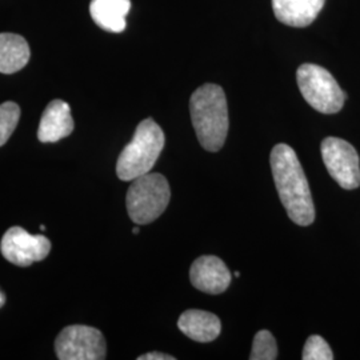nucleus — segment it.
Listing matches in <instances>:
<instances>
[{"label":"nucleus","mask_w":360,"mask_h":360,"mask_svg":"<svg viewBox=\"0 0 360 360\" xmlns=\"http://www.w3.org/2000/svg\"><path fill=\"white\" fill-rule=\"evenodd\" d=\"M138 360H175L172 355H167V354H162V352H148L141 355Z\"/></svg>","instance_id":"a211bd4d"},{"label":"nucleus","mask_w":360,"mask_h":360,"mask_svg":"<svg viewBox=\"0 0 360 360\" xmlns=\"http://www.w3.org/2000/svg\"><path fill=\"white\" fill-rule=\"evenodd\" d=\"M129 8L131 0H91V18L105 31L122 32L127 26Z\"/></svg>","instance_id":"ddd939ff"},{"label":"nucleus","mask_w":360,"mask_h":360,"mask_svg":"<svg viewBox=\"0 0 360 360\" xmlns=\"http://www.w3.org/2000/svg\"><path fill=\"white\" fill-rule=\"evenodd\" d=\"M270 162L276 190L290 219L303 227L312 224L315 207L309 180L295 151L288 144H276L272 148Z\"/></svg>","instance_id":"f257e3e1"},{"label":"nucleus","mask_w":360,"mask_h":360,"mask_svg":"<svg viewBox=\"0 0 360 360\" xmlns=\"http://www.w3.org/2000/svg\"><path fill=\"white\" fill-rule=\"evenodd\" d=\"M165 132L154 119H144L135 129L131 142L123 148L116 163V175L120 180L132 181L148 174L165 148Z\"/></svg>","instance_id":"7ed1b4c3"},{"label":"nucleus","mask_w":360,"mask_h":360,"mask_svg":"<svg viewBox=\"0 0 360 360\" xmlns=\"http://www.w3.org/2000/svg\"><path fill=\"white\" fill-rule=\"evenodd\" d=\"M1 255L19 267H28L44 260L51 251V242L44 235H31L22 227H11L0 243Z\"/></svg>","instance_id":"6e6552de"},{"label":"nucleus","mask_w":360,"mask_h":360,"mask_svg":"<svg viewBox=\"0 0 360 360\" xmlns=\"http://www.w3.org/2000/svg\"><path fill=\"white\" fill-rule=\"evenodd\" d=\"M75 127L68 103L60 99L52 101L40 117L38 139L41 143H56L72 134Z\"/></svg>","instance_id":"9d476101"},{"label":"nucleus","mask_w":360,"mask_h":360,"mask_svg":"<svg viewBox=\"0 0 360 360\" xmlns=\"http://www.w3.org/2000/svg\"><path fill=\"white\" fill-rule=\"evenodd\" d=\"M31 56L26 39L16 34H0V72L15 74L26 67Z\"/></svg>","instance_id":"4468645a"},{"label":"nucleus","mask_w":360,"mask_h":360,"mask_svg":"<svg viewBox=\"0 0 360 360\" xmlns=\"http://www.w3.org/2000/svg\"><path fill=\"white\" fill-rule=\"evenodd\" d=\"M171 190L162 174H144L132 180L127 191V211L131 220L138 224H148L159 218L167 208Z\"/></svg>","instance_id":"20e7f679"},{"label":"nucleus","mask_w":360,"mask_h":360,"mask_svg":"<svg viewBox=\"0 0 360 360\" xmlns=\"http://www.w3.org/2000/svg\"><path fill=\"white\" fill-rule=\"evenodd\" d=\"M303 360H333L334 354L328 343L319 335H311L304 348H303Z\"/></svg>","instance_id":"f3484780"},{"label":"nucleus","mask_w":360,"mask_h":360,"mask_svg":"<svg viewBox=\"0 0 360 360\" xmlns=\"http://www.w3.org/2000/svg\"><path fill=\"white\" fill-rule=\"evenodd\" d=\"M139 231H141V229H139V227H135V229L132 230V232H134V233H139Z\"/></svg>","instance_id":"aec40b11"},{"label":"nucleus","mask_w":360,"mask_h":360,"mask_svg":"<svg viewBox=\"0 0 360 360\" xmlns=\"http://www.w3.org/2000/svg\"><path fill=\"white\" fill-rule=\"evenodd\" d=\"M296 80L303 98L314 110L322 114H336L342 110L346 94L326 68L302 65L297 68Z\"/></svg>","instance_id":"39448f33"},{"label":"nucleus","mask_w":360,"mask_h":360,"mask_svg":"<svg viewBox=\"0 0 360 360\" xmlns=\"http://www.w3.org/2000/svg\"><path fill=\"white\" fill-rule=\"evenodd\" d=\"M190 279L193 287L206 294L218 295L231 284V272L218 257H198L191 266Z\"/></svg>","instance_id":"1a4fd4ad"},{"label":"nucleus","mask_w":360,"mask_h":360,"mask_svg":"<svg viewBox=\"0 0 360 360\" xmlns=\"http://www.w3.org/2000/svg\"><path fill=\"white\" fill-rule=\"evenodd\" d=\"M190 112L200 146L210 153H218L229 134V110L223 89L217 84L199 87L191 96Z\"/></svg>","instance_id":"f03ea898"},{"label":"nucleus","mask_w":360,"mask_h":360,"mask_svg":"<svg viewBox=\"0 0 360 360\" xmlns=\"http://www.w3.org/2000/svg\"><path fill=\"white\" fill-rule=\"evenodd\" d=\"M4 303H6V295H4L3 291L0 290V309L4 306Z\"/></svg>","instance_id":"6ab92c4d"},{"label":"nucleus","mask_w":360,"mask_h":360,"mask_svg":"<svg viewBox=\"0 0 360 360\" xmlns=\"http://www.w3.org/2000/svg\"><path fill=\"white\" fill-rule=\"evenodd\" d=\"M20 119V107L13 102L0 104V147L13 135Z\"/></svg>","instance_id":"dca6fc26"},{"label":"nucleus","mask_w":360,"mask_h":360,"mask_svg":"<svg viewBox=\"0 0 360 360\" xmlns=\"http://www.w3.org/2000/svg\"><path fill=\"white\" fill-rule=\"evenodd\" d=\"M233 275H235V276H236V278H239V276H240V272H235V274H233Z\"/></svg>","instance_id":"412c9836"},{"label":"nucleus","mask_w":360,"mask_h":360,"mask_svg":"<svg viewBox=\"0 0 360 360\" xmlns=\"http://www.w3.org/2000/svg\"><path fill=\"white\" fill-rule=\"evenodd\" d=\"M323 162L331 178L345 190L360 186V160L356 150L339 138H326L321 146Z\"/></svg>","instance_id":"0eeeda50"},{"label":"nucleus","mask_w":360,"mask_h":360,"mask_svg":"<svg viewBox=\"0 0 360 360\" xmlns=\"http://www.w3.org/2000/svg\"><path fill=\"white\" fill-rule=\"evenodd\" d=\"M56 356L60 360H103L107 346L103 334L90 326H68L55 340Z\"/></svg>","instance_id":"423d86ee"},{"label":"nucleus","mask_w":360,"mask_h":360,"mask_svg":"<svg viewBox=\"0 0 360 360\" xmlns=\"http://www.w3.org/2000/svg\"><path fill=\"white\" fill-rule=\"evenodd\" d=\"M326 0H272V10L285 26L307 27L322 11Z\"/></svg>","instance_id":"9b49d317"},{"label":"nucleus","mask_w":360,"mask_h":360,"mask_svg":"<svg viewBox=\"0 0 360 360\" xmlns=\"http://www.w3.org/2000/svg\"><path fill=\"white\" fill-rule=\"evenodd\" d=\"M276 358H278V346H276L275 338L267 330L259 331L254 338L250 359L275 360Z\"/></svg>","instance_id":"2eb2a0df"},{"label":"nucleus","mask_w":360,"mask_h":360,"mask_svg":"<svg viewBox=\"0 0 360 360\" xmlns=\"http://www.w3.org/2000/svg\"><path fill=\"white\" fill-rule=\"evenodd\" d=\"M178 327L198 343H210L220 334L221 323L217 315L202 309H187L180 315Z\"/></svg>","instance_id":"f8f14e48"}]
</instances>
